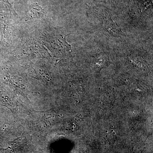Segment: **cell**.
I'll list each match as a JSON object with an SVG mask.
<instances>
[{"instance_id":"obj_1","label":"cell","mask_w":153,"mask_h":153,"mask_svg":"<svg viewBox=\"0 0 153 153\" xmlns=\"http://www.w3.org/2000/svg\"><path fill=\"white\" fill-rule=\"evenodd\" d=\"M17 16L9 0H0V46L9 45L15 17Z\"/></svg>"},{"instance_id":"obj_2","label":"cell","mask_w":153,"mask_h":153,"mask_svg":"<svg viewBox=\"0 0 153 153\" xmlns=\"http://www.w3.org/2000/svg\"><path fill=\"white\" fill-rule=\"evenodd\" d=\"M47 42L53 49L59 51H68L71 46L67 43L65 37L60 36L47 38Z\"/></svg>"},{"instance_id":"obj_3","label":"cell","mask_w":153,"mask_h":153,"mask_svg":"<svg viewBox=\"0 0 153 153\" xmlns=\"http://www.w3.org/2000/svg\"><path fill=\"white\" fill-rule=\"evenodd\" d=\"M46 11L37 3H35L30 6L26 13L25 20L30 21L35 19H41L46 16Z\"/></svg>"},{"instance_id":"obj_4","label":"cell","mask_w":153,"mask_h":153,"mask_svg":"<svg viewBox=\"0 0 153 153\" xmlns=\"http://www.w3.org/2000/svg\"><path fill=\"white\" fill-rule=\"evenodd\" d=\"M5 130V127L4 126L0 127V135L2 134L3 131Z\"/></svg>"}]
</instances>
